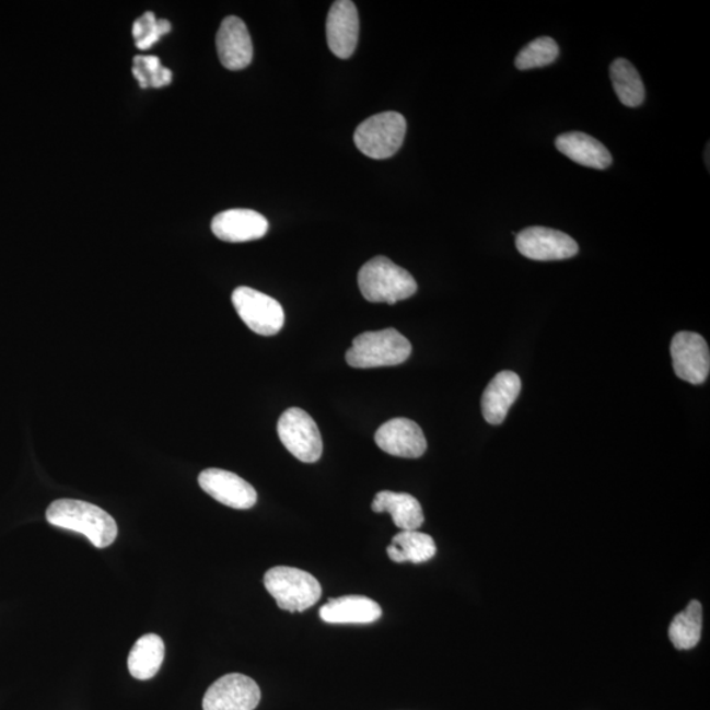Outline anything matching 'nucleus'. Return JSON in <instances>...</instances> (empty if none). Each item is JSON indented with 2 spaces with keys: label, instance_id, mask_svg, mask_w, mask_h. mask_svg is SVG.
Here are the masks:
<instances>
[{
  "label": "nucleus",
  "instance_id": "14",
  "mask_svg": "<svg viewBox=\"0 0 710 710\" xmlns=\"http://www.w3.org/2000/svg\"><path fill=\"white\" fill-rule=\"evenodd\" d=\"M217 48L221 63L228 70H243L252 63L253 44L249 31L237 16H228L221 23Z\"/></svg>",
  "mask_w": 710,
  "mask_h": 710
},
{
  "label": "nucleus",
  "instance_id": "4",
  "mask_svg": "<svg viewBox=\"0 0 710 710\" xmlns=\"http://www.w3.org/2000/svg\"><path fill=\"white\" fill-rule=\"evenodd\" d=\"M264 583L267 592L276 598L278 607L291 614L314 607L323 594L317 579L295 567H272L266 572Z\"/></svg>",
  "mask_w": 710,
  "mask_h": 710
},
{
  "label": "nucleus",
  "instance_id": "20",
  "mask_svg": "<svg viewBox=\"0 0 710 710\" xmlns=\"http://www.w3.org/2000/svg\"><path fill=\"white\" fill-rule=\"evenodd\" d=\"M165 660V643L158 635H146L135 643L128 656V670L137 680L158 675Z\"/></svg>",
  "mask_w": 710,
  "mask_h": 710
},
{
  "label": "nucleus",
  "instance_id": "17",
  "mask_svg": "<svg viewBox=\"0 0 710 710\" xmlns=\"http://www.w3.org/2000/svg\"><path fill=\"white\" fill-rule=\"evenodd\" d=\"M381 605L366 596L330 598L321 609V617L328 624H371L380 620Z\"/></svg>",
  "mask_w": 710,
  "mask_h": 710
},
{
  "label": "nucleus",
  "instance_id": "10",
  "mask_svg": "<svg viewBox=\"0 0 710 710\" xmlns=\"http://www.w3.org/2000/svg\"><path fill=\"white\" fill-rule=\"evenodd\" d=\"M673 366L680 380L701 384L708 380L710 353L708 344L692 331H679L671 342Z\"/></svg>",
  "mask_w": 710,
  "mask_h": 710
},
{
  "label": "nucleus",
  "instance_id": "3",
  "mask_svg": "<svg viewBox=\"0 0 710 710\" xmlns=\"http://www.w3.org/2000/svg\"><path fill=\"white\" fill-rule=\"evenodd\" d=\"M412 353V345L394 328L364 331L354 338L353 347L347 351L349 366L375 369L397 366Z\"/></svg>",
  "mask_w": 710,
  "mask_h": 710
},
{
  "label": "nucleus",
  "instance_id": "13",
  "mask_svg": "<svg viewBox=\"0 0 710 710\" xmlns=\"http://www.w3.org/2000/svg\"><path fill=\"white\" fill-rule=\"evenodd\" d=\"M360 36V16L350 0L331 4L327 19V40L331 54L347 60L354 54Z\"/></svg>",
  "mask_w": 710,
  "mask_h": 710
},
{
  "label": "nucleus",
  "instance_id": "18",
  "mask_svg": "<svg viewBox=\"0 0 710 710\" xmlns=\"http://www.w3.org/2000/svg\"><path fill=\"white\" fill-rule=\"evenodd\" d=\"M558 151L582 166L604 171L614 162L607 148L601 141L583 132H567L556 140Z\"/></svg>",
  "mask_w": 710,
  "mask_h": 710
},
{
  "label": "nucleus",
  "instance_id": "1",
  "mask_svg": "<svg viewBox=\"0 0 710 710\" xmlns=\"http://www.w3.org/2000/svg\"><path fill=\"white\" fill-rule=\"evenodd\" d=\"M50 525L82 534L97 549L110 546L117 537V524L110 514L86 501L61 499L47 510Z\"/></svg>",
  "mask_w": 710,
  "mask_h": 710
},
{
  "label": "nucleus",
  "instance_id": "9",
  "mask_svg": "<svg viewBox=\"0 0 710 710\" xmlns=\"http://www.w3.org/2000/svg\"><path fill=\"white\" fill-rule=\"evenodd\" d=\"M517 251L533 260H562L579 253L577 241L560 231L531 226L516 236Z\"/></svg>",
  "mask_w": 710,
  "mask_h": 710
},
{
  "label": "nucleus",
  "instance_id": "12",
  "mask_svg": "<svg viewBox=\"0 0 710 710\" xmlns=\"http://www.w3.org/2000/svg\"><path fill=\"white\" fill-rule=\"evenodd\" d=\"M375 444L394 457L410 459L420 458L428 447L421 428L403 417L383 423L375 433Z\"/></svg>",
  "mask_w": 710,
  "mask_h": 710
},
{
  "label": "nucleus",
  "instance_id": "23",
  "mask_svg": "<svg viewBox=\"0 0 710 710\" xmlns=\"http://www.w3.org/2000/svg\"><path fill=\"white\" fill-rule=\"evenodd\" d=\"M702 607L697 601L674 617L670 625L668 636L677 650H689L697 647L701 638Z\"/></svg>",
  "mask_w": 710,
  "mask_h": 710
},
{
  "label": "nucleus",
  "instance_id": "5",
  "mask_svg": "<svg viewBox=\"0 0 710 710\" xmlns=\"http://www.w3.org/2000/svg\"><path fill=\"white\" fill-rule=\"evenodd\" d=\"M406 132L407 121L404 116L388 110L361 123L356 129L354 142L368 158L386 160L399 151Z\"/></svg>",
  "mask_w": 710,
  "mask_h": 710
},
{
  "label": "nucleus",
  "instance_id": "26",
  "mask_svg": "<svg viewBox=\"0 0 710 710\" xmlns=\"http://www.w3.org/2000/svg\"><path fill=\"white\" fill-rule=\"evenodd\" d=\"M172 31L171 22L158 19L153 12H146L133 23L132 35L136 48L148 50Z\"/></svg>",
  "mask_w": 710,
  "mask_h": 710
},
{
  "label": "nucleus",
  "instance_id": "7",
  "mask_svg": "<svg viewBox=\"0 0 710 710\" xmlns=\"http://www.w3.org/2000/svg\"><path fill=\"white\" fill-rule=\"evenodd\" d=\"M232 303L241 321L254 334L276 336L282 330L284 325L282 305L264 292L251 288H238L233 291Z\"/></svg>",
  "mask_w": 710,
  "mask_h": 710
},
{
  "label": "nucleus",
  "instance_id": "6",
  "mask_svg": "<svg viewBox=\"0 0 710 710\" xmlns=\"http://www.w3.org/2000/svg\"><path fill=\"white\" fill-rule=\"evenodd\" d=\"M279 440L304 464H315L323 454V439L317 423L301 408H290L278 421Z\"/></svg>",
  "mask_w": 710,
  "mask_h": 710
},
{
  "label": "nucleus",
  "instance_id": "16",
  "mask_svg": "<svg viewBox=\"0 0 710 710\" xmlns=\"http://www.w3.org/2000/svg\"><path fill=\"white\" fill-rule=\"evenodd\" d=\"M520 391L521 380L513 371H501L494 375L481 396V414L486 421L492 426L503 422Z\"/></svg>",
  "mask_w": 710,
  "mask_h": 710
},
{
  "label": "nucleus",
  "instance_id": "2",
  "mask_svg": "<svg viewBox=\"0 0 710 710\" xmlns=\"http://www.w3.org/2000/svg\"><path fill=\"white\" fill-rule=\"evenodd\" d=\"M358 286L371 303L395 304L414 296L416 280L410 273L387 257H375L358 272Z\"/></svg>",
  "mask_w": 710,
  "mask_h": 710
},
{
  "label": "nucleus",
  "instance_id": "8",
  "mask_svg": "<svg viewBox=\"0 0 710 710\" xmlns=\"http://www.w3.org/2000/svg\"><path fill=\"white\" fill-rule=\"evenodd\" d=\"M260 701V689L252 677L228 674L207 689L203 710H254Z\"/></svg>",
  "mask_w": 710,
  "mask_h": 710
},
{
  "label": "nucleus",
  "instance_id": "15",
  "mask_svg": "<svg viewBox=\"0 0 710 710\" xmlns=\"http://www.w3.org/2000/svg\"><path fill=\"white\" fill-rule=\"evenodd\" d=\"M214 236L226 243H246L259 240L269 231V221L253 210H228L217 214L212 220Z\"/></svg>",
  "mask_w": 710,
  "mask_h": 710
},
{
  "label": "nucleus",
  "instance_id": "19",
  "mask_svg": "<svg viewBox=\"0 0 710 710\" xmlns=\"http://www.w3.org/2000/svg\"><path fill=\"white\" fill-rule=\"evenodd\" d=\"M371 508L375 513H389L400 531H419L423 524L421 504L409 493L381 491L376 493Z\"/></svg>",
  "mask_w": 710,
  "mask_h": 710
},
{
  "label": "nucleus",
  "instance_id": "21",
  "mask_svg": "<svg viewBox=\"0 0 710 710\" xmlns=\"http://www.w3.org/2000/svg\"><path fill=\"white\" fill-rule=\"evenodd\" d=\"M434 539L419 531H401L391 540L387 554L396 563H423L435 556Z\"/></svg>",
  "mask_w": 710,
  "mask_h": 710
},
{
  "label": "nucleus",
  "instance_id": "24",
  "mask_svg": "<svg viewBox=\"0 0 710 710\" xmlns=\"http://www.w3.org/2000/svg\"><path fill=\"white\" fill-rule=\"evenodd\" d=\"M132 73L141 89H162L168 86L173 81L171 70L161 63L155 56H136Z\"/></svg>",
  "mask_w": 710,
  "mask_h": 710
},
{
  "label": "nucleus",
  "instance_id": "11",
  "mask_svg": "<svg viewBox=\"0 0 710 710\" xmlns=\"http://www.w3.org/2000/svg\"><path fill=\"white\" fill-rule=\"evenodd\" d=\"M201 490L211 498L234 510H251L257 503V491L238 475L221 470V468H207L199 475Z\"/></svg>",
  "mask_w": 710,
  "mask_h": 710
},
{
  "label": "nucleus",
  "instance_id": "22",
  "mask_svg": "<svg viewBox=\"0 0 710 710\" xmlns=\"http://www.w3.org/2000/svg\"><path fill=\"white\" fill-rule=\"evenodd\" d=\"M610 80L624 106H641L644 101V84L633 65L625 58H617L610 67Z\"/></svg>",
  "mask_w": 710,
  "mask_h": 710
},
{
  "label": "nucleus",
  "instance_id": "25",
  "mask_svg": "<svg viewBox=\"0 0 710 710\" xmlns=\"http://www.w3.org/2000/svg\"><path fill=\"white\" fill-rule=\"evenodd\" d=\"M558 56V44L551 37H538L520 51L514 65L520 70L544 68L556 61Z\"/></svg>",
  "mask_w": 710,
  "mask_h": 710
}]
</instances>
